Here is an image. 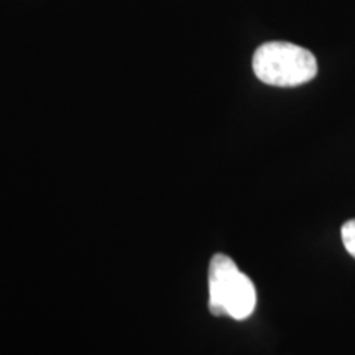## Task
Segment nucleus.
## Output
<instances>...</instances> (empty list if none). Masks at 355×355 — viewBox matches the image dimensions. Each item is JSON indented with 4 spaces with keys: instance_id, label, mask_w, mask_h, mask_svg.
I'll list each match as a JSON object with an SVG mask.
<instances>
[{
    "instance_id": "3",
    "label": "nucleus",
    "mask_w": 355,
    "mask_h": 355,
    "mask_svg": "<svg viewBox=\"0 0 355 355\" xmlns=\"http://www.w3.org/2000/svg\"><path fill=\"white\" fill-rule=\"evenodd\" d=\"M343 242L345 250L355 259V219L345 222L343 225Z\"/></svg>"
},
{
    "instance_id": "2",
    "label": "nucleus",
    "mask_w": 355,
    "mask_h": 355,
    "mask_svg": "<svg viewBox=\"0 0 355 355\" xmlns=\"http://www.w3.org/2000/svg\"><path fill=\"white\" fill-rule=\"evenodd\" d=\"M257 290L252 279L239 270L235 261L216 254L209 265V311L214 316H229L237 321L255 311Z\"/></svg>"
},
{
    "instance_id": "1",
    "label": "nucleus",
    "mask_w": 355,
    "mask_h": 355,
    "mask_svg": "<svg viewBox=\"0 0 355 355\" xmlns=\"http://www.w3.org/2000/svg\"><path fill=\"white\" fill-rule=\"evenodd\" d=\"M255 76L277 87H296L318 74L316 56L306 48L288 42H270L257 48L252 60Z\"/></svg>"
}]
</instances>
